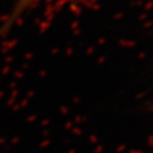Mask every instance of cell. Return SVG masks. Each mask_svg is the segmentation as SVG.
Segmentation results:
<instances>
[{
	"mask_svg": "<svg viewBox=\"0 0 153 153\" xmlns=\"http://www.w3.org/2000/svg\"><path fill=\"white\" fill-rule=\"evenodd\" d=\"M39 0H17L16 4H15V7H14V11L10 16V21L7 23V25H9L11 22H14L18 16H21L23 13L32 8L34 4H36Z\"/></svg>",
	"mask_w": 153,
	"mask_h": 153,
	"instance_id": "1",
	"label": "cell"
}]
</instances>
